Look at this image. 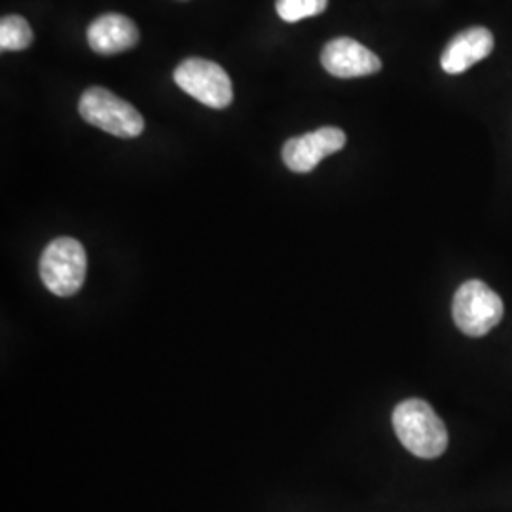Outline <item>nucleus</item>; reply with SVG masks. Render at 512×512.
Masks as SVG:
<instances>
[{
    "label": "nucleus",
    "mask_w": 512,
    "mask_h": 512,
    "mask_svg": "<svg viewBox=\"0 0 512 512\" xmlns=\"http://www.w3.org/2000/svg\"><path fill=\"white\" fill-rule=\"evenodd\" d=\"M393 427L404 448L414 456L435 459L448 448V431L431 404L408 399L393 412Z\"/></svg>",
    "instance_id": "f257e3e1"
},
{
    "label": "nucleus",
    "mask_w": 512,
    "mask_h": 512,
    "mask_svg": "<svg viewBox=\"0 0 512 512\" xmlns=\"http://www.w3.org/2000/svg\"><path fill=\"white\" fill-rule=\"evenodd\" d=\"M78 112L88 124L114 137L133 139L145 131V118L141 112L101 86H93L82 93Z\"/></svg>",
    "instance_id": "f03ea898"
},
{
    "label": "nucleus",
    "mask_w": 512,
    "mask_h": 512,
    "mask_svg": "<svg viewBox=\"0 0 512 512\" xmlns=\"http://www.w3.org/2000/svg\"><path fill=\"white\" fill-rule=\"evenodd\" d=\"M88 256L80 241L57 238L44 249L40 258V277L50 293L73 296L86 281Z\"/></svg>",
    "instance_id": "7ed1b4c3"
},
{
    "label": "nucleus",
    "mask_w": 512,
    "mask_h": 512,
    "mask_svg": "<svg viewBox=\"0 0 512 512\" xmlns=\"http://www.w3.org/2000/svg\"><path fill=\"white\" fill-rule=\"evenodd\" d=\"M177 86L211 109H226L234 99V86L228 73L209 59L188 57L175 69Z\"/></svg>",
    "instance_id": "20e7f679"
},
{
    "label": "nucleus",
    "mask_w": 512,
    "mask_h": 512,
    "mask_svg": "<svg viewBox=\"0 0 512 512\" xmlns=\"http://www.w3.org/2000/svg\"><path fill=\"white\" fill-rule=\"evenodd\" d=\"M454 321L461 332L467 336L480 338L499 325L503 319V302L482 281H467L454 296Z\"/></svg>",
    "instance_id": "39448f33"
},
{
    "label": "nucleus",
    "mask_w": 512,
    "mask_h": 512,
    "mask_svg": "<svg viewBox=\"0 0 512 512\" xmlns=\"http://www.w3.org/2000/svg\"><path fill=\"white\" fill-rule=\"evenodd\" d=\"M346 133L340 128H321L293 137L283 147V162L294 173H310L321 160L346 147Z\"/></svg>",
    "instance_id": "423d86ee"
},
{
    "label": "nucleus",
    "mask_w": 512,
    "mask_h": 512,
    "mask_svg": "<svg viewBox=\"0 0 512 512\" xmlns=\"http://www.w3.org/2000/svg\"><path fill=\"white\" fill-rule=\"evenodd\" d=\"M321 65L336 78H359L378 73L382 59L353 38L340 37L330 40L321 52Z\"/></svg>",
    "instance_id": "0eeeda50"
},
{
    "label": "nucleus",
    "mask_w": 512,
    "mask_h": 512,
    "mask_svg": "<svg viewBox=\"0 0 512 512\" xmlns=\"http://www.w3.org/2000/svg\"><path fill=\"white\" fill-rule=\"evenodd\" d=\"M494 35L486 27H471L452 38L440 57V67L448 74L465 73L478 61L492 54Z\"/></svg>",
    "instance_id": "6e6552de"
},
{
    "label": "nucleus",
    "mask_w": 512,
    "mask_h": 512,
    "mask_svg": "<svg viewBox=\"0 0 512 512\" xmlns=\"http://www.w3.org/2000/svg\"><path fill=\"white\" fill-rule=\"evenodd\" d=\"M88 42L95 54H122L139 42V29L128 16L105 14L88 27Z\"/></svg>",
    "instance_id": "1a4fd4ad"
},
{
    "label": "nucleus",
    "mask_w": 512,
    "mask_h": 512,
    "mask_svg": "<svg viewBox=\"0 0 512 512\" xmlns=\"http://www.w3.org/2000/svg\"><path fill=\"white\" fill-rule=\"evenodd\" d=\"M33 42V29L21 16H4L0 21V50L19 52L27 50Z\"/></svg>",
    "instance_id": "9d476101"
},
{
    "label": "nucleus",
    "mask_w": 512,
    "mask_h": 512,
    "mask_svg": "<svg viewBox=\"0 0 512 512\" xmlns=\"http://www.w3.org/2000/svg\"><path fill=\"white\" fill-rule=\"evenodd\" d=\"M329 6V0H277L275 10L279 18L287 23H296L300 19L315 18L323 14Z\"/></svg>",
    "instance_id": "9b49d317"
}]
</instances>
